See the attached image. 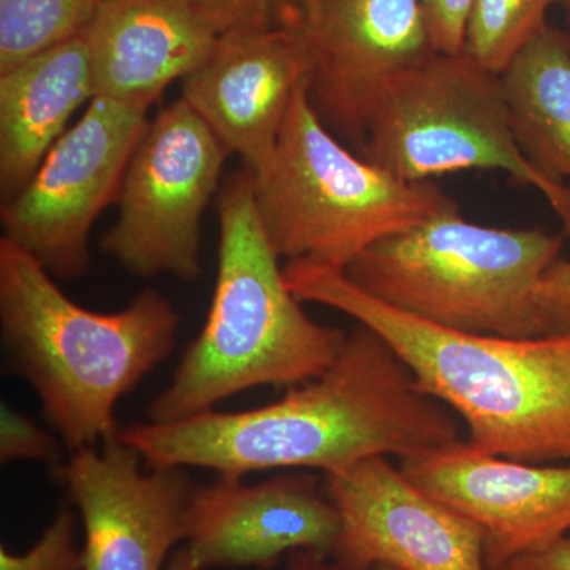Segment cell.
<instances>
[{"instance_id": "28", "label": "cell", "mask_w": 570, "mask_h": 570, "mask_svg": "<svg viewBox=\"0 0 570 570\" xmlns=\"http://www.w3.org/2000/svg\"><path fill=\"white\" fill-rule=\"evenodd\" d=\"M322 0H279L281 18H305L321 6Z\"/></svg>"}, {"instance_id": "31", "label": "cell", "mask_w": 570, "mask_h": 570, "mask_svg": "<svg viewBox=\"0 0 570 570\" xmlns=\"http://www.w3.org/2000/svg\"><path fill=\"white\" fill-rule=\"evenodd\" d=\"M489 570H510L508 566H499V568H489Z\"/></svg>"}, {"instance_id": "26", "label": "cell", "mask_w": 570, "mask_h": 570, "mask_svg": "<svg viewBox=\"0 0 570 570\" xmlns=\"http://www.w3.org/2000/svg\"><path fill=\"white\" fill-rule=\"evenodd\" d=\"M510 570H570V538L564 535L547 549L515 558L508 564Z\"/></svg>"}, {"instance_id": "23", "label": "cell", "mask_w": 570, "mask_h": 570, "mask_svg": "<svg viewBox=\"0 0 570 570\" xmlns=\"http://www.w3.org/2000/svg\"><path fill=\"white\" fill-rule=\"evenodd\" d=\"M214 31L224 33L268 28L279 22V0H176Z\"/></svg>"}, {"instance_id": "6", "label": "cell", "mask_w": 570, "mask_h": 570, "mask_svg": "<svg viewBox=\"0 0 570 570\" xmlns=\"http://www.w3.org/2000/svg\"><path fill=\"white\" fill-rule=\"evenodd\" d=\"M250 174L276 254L340 272L374 243L456 205L438 184L404 181L347 148L318 118L307 85Z\"/></svg>"}, {"instance_id": "9", "label": "cell", "mask_w": 570, "mask_h": 570, "mask_svg": "<svg viewBox=\"0 0 570 570\" xmlns=\"http://www.w3.org/2000/svg\"><path fill=\"white\" fill-rule=\"evenodd\" d=\"M146 116L141 108L94 97L24 189L3 202V236L55 277L85 275L92 225L118 198Z\"/></svg>"}, {"instance_id": "17", "label": "cell", "mask_w": 570, "mask_h": 570, "mask_svg": "<svg viewBox=\"0 0 570 570\" xmlns=\"http://www.w3.org/2000/svg\"><path fill=\"white\" fill-rule=\"evenodd\" d=\"M96 97L86 31L0 73V190L31 181L71 116Z\"/></svg>"}, {"instance_id": "30", "label": "cell", "mask_w": 570, "mask_h": 570, "mask_svg": "<svg viewBox=\"0 0 570 570\" xmlns=\"http://www.w3.org/2000/svg\"><path fill=\"white\" fill-rule=\"evenodd\" d=\"M560 2L566 7V10H568L570 17V0H560Z\"/></svg>"}, {"instance_id": "7", "label": "cell", "mask_w": 570, "mask_h": 570, "mask_svg": "<svg viewBox=\"0 0 570 570\" xmlns=\"http://www.w3.org/2000/svg\"><path fill=\"white\" fill-rule=\"evenodd\" d=\"M356 154L411 183L463 170L504 171L543 195L570 239V187L524 156L501 73L466 51L434 52L401 78L377 105Z\"/></svg>"}, {"instance_id": "8", "label": "cell", "mask_w": 570, "mask_h": 570, "mask_svg": "<svg viewBox=\"0 0 570 570\" xmlns=\"http://www.w3.org/2000/svg\"><path fill=\"white\" fill-rule=\"evenodd\" d=\"M228 156L183 97L164 108L127 165L118 219L100 242L104 253L140 277L198 279L202 219Z\"/></svg>"}, {"instance_id": "21", "label": "cell", "mask_w": 570, "mask_h": 570, "mask_svg": "<svg viewBox=\"0 0 570 570\" xmlns=\"http://www.w3.org/2000/svg\"><path fill=\"white\" fill-rule=\"evenodd\" d=\"M75 513L59 510L39 542L26 553L0 549V570H85L82 550L75 542Z\"/></svg>"}, {"instance_id": "13", "label": "cell", "mask_w": 570, "mask_h": 570, "mask_svg": "<svg viewBox=\"0 0 570 570\" xmlns=\"http://www.w3.org/2000/svg\"><path fill=\"white\" fill-rule=\"evenodd\" d=\"M116 434L102 449L73 452L56 478L80 510L85 570H160L184 540L190 487L184 468L141 469Z\"/></svg>"}, {"instance_id": "22", "label": "cell", "mask_w": 570, "mask_h": 570, "mask_svg": "<svg viewBox=\"0 0 570 570\" xmlns=\"http://www.w3.org/2000/svg\"><path fill=\"white\" fill-rule=\"evenodd\" d=\"M31 460L50 463L52 466L61 460V444L52 434L37 425L22 412L14 411L10 404L0 407V461Z\"/></svg>"}, {"instance_id": "1", "label": "cell", "mask_w": 570, "mask_h": 570, "mask_svg": "<svg viewBox=\"0 0 570 570\" xmlns=\"http://www.w3.org/2000/svg\"><path fill=\"white\" fill-rule=\"evenodd\" d=\"M118 438L151 468H205L243 478L266 469L325 474L374 455H415L459 441L444 404L420 393L409 367L356 325L322 376L265 406L206 411L176 422L121 428Z\"/></svg>"}, {"instance_id": "20", "label": "cell", "mask_w": 570, "mask_h": 570, "mask_svg": "<svg viewBox=\"0 0 570 570\" xmlns=\"http://www.w3.org/2000/svg\"><path fill=\"white\" fill-rule=\"evenodd\" d=\"M560 0H474L464 51L502 73L510 61L547 28V13Z\"/></svg>"}, {"instance_id": "5", "label": "cell", "mask_w": 570, "mask_h": 570, "mask_svg": "<svg viewBox=\"0 0 570 570\" xmlns=\"http://www.w3.org/2000/svg\"><path fill=\"white\" fill-rule=\"evenodd\" d=\"M562 236L497 228L442 209L367 247L344 269L379 302L468 335L540 337L532 311L539 281L557 264Z\"/></svg>"}, {"instance_id": "4", "label": "cell", "mask_w": 570, "mask_h": 570, "mask_svg": "<svg viewBox=\"0 0 570 570\" xmlns=\"http://www.w3.org/2000/svg\"><path fill=\"white\" fill-rule=\"evenodd\" d=\"M216 202L219 262L212 307L174 381L149 403L148 422L193 417L258 385L305 384L322 376L346 343L347 333L307 316L285 283L258 217L249 168L230 176Z\"/></svg>"}, {"instance_id": "27", "label": "cell", "mask_w": 570, "mask_h": 570, "mask_svg": "<svg viewBox=\"0 0 570 570\" xmlns=\"http://www.w3.org/2000/svg\"><path fill=\"white\" fill-rule=\"evenodd\" d=\"M287 570H340L328 554L313 550H296L288 553ZM374 570H400L390 566H377Z\"/></svg>"}, {"instance_id": "16", "label": "cell", "mask_w": 570, "mask_h": 570, "mask_svg": "<svg viewBox=\"0 0 570 570\" xmlns=\"http://www.w3.org/2000/svg\"><path fill=\"white\" fill-rule=\"evenodd\" d=\"M96 97L149 111L212 55L219 33L176 0H100L86 29Z\"/></svg>"}, {"instance_id": "15", "label": "cell", "mask_w": 570, "mask_h": 570, "mask_svg": "<svg viewBox=\"0 0 570 570\" xmlns=\"http://www.w3.org/2000/svg\"><path fill=\"white\" fill-rule=\"evenodd\" d=\"M340 517L309 474H284L257 485L219 475L187 499L184 542L202 570L272 568L285 553L332 554Z\"/></svg>"}, {"instance_id": "10", "label": "cell", "mask_w": 570, "mask_h": 570, "mask_svg": "<svg viewBox=\"0 0 570 570\" xmlns=\"http://www.w3.org/2000/svg\"><path fill=\"white\" fill-rule=\"evenodd\" d=\"M288 20L302 26L313 51L311 105L355 153L385 94L436 52L423 0H322Z\"/></svg>"}, {"instance_id": "29", "label": "cell", "mask_w": 570, "mask_h": 570, "mask_svg": "<svg viewBox=\"0 0 570 570\" xmlns=\"http://www.w3.org/2000/svg\"><path fill=\"white\" fill-rule=\"evenodd\" d=\"M164 570H202L198 568L197 561L194 560L193 553L187 547H183L176 551Z\"/></svg>"}, {"instance_id": "14", "label": "cell", "mask_w": 570, "mask_h": 570, "mask_svg": "<svg viewBox=\"0 0 570 570\" xmlns=\"http://www.w3.org/2000/svg\"><path fill=\"white\" fill-rule=\"evenodd\" d=\"M313 62L309 40L295 20L224 33L208 59L184 78L183 99L228 154L255 170L275 149L296 94L309 85Z\"/></svg>"}, {"instance_id": "24", "label": "cell", "mask_w": 570, "mask_h": 570, "mask_svg": "<svg viewBox=\"0 0 570 570\" xmlns=\"http://www.w3.org/2000/svg\"><path fill=\"white\" fill-rule=\"evenodd\" d=\"M539 336L570 335V262L551 265L532 294Z\"/></svg>"}, {"instance_id": "2", "label": "cell", "mask_w": 570, "mask_h": 570, "mask_svg": "<svg viewBox=\"0 0 570 570\" xmlns=\"http://www.w3.org/2000/svg\"><path fill=\"white\" fill-rule=\"evenodd\" d=\"M299 302L333 307L381 336L420 393L452 409L468 444L521 463L570 461V335H468L379 302L344 272L307 261L284 266Z\"/></svg>"}, {"instance_id": "3", "label": "cell", "mask_w": 570, "mask_h": 570, "mask_svg": "<svg viewBox=\"0 0 570 570\" xmlns=\"http://www.w3.org/2000/svg\"><path fill=\"white\" fill-rule=\"evenodd\" d=\"M52 277L28 250L0 238L3 346L48 423L77 452L118 434L116 404L171 354L179 316L154 288L119 313H94Z\"/></svg>"}, {"instance_id": "11", "label": "cell", "mask_w": 570, "mask_h": 570, "mask_svg": "<svg viewBox=\"0 0 570 570\" xmlns=\"http://www.w3.org/2000/svg\"><path fill=\"white\" fill-rule=\"evenodd\" d=\"M340 570H489L478 524L415 487L385 455L325 474Z\"/></svg>"}, {"instance_id": "12", "label": "cell", "mask_w": 570, "mask_h": 570, "mask_svg": "<svg viewBox=\"0 0 570 570\" xmlns=\"http://www.w3.org/2000/svg\"><path fill=\"white\" fill-rule=\"evenodd\" d=\"M431 498L478 524L489 568L547 549L570 531V464L540 466L453 441L401 459Z\"/></svg>"}, {"instance_id": "18", "label": "cell", "mask_w": 570, "mask_h": 570, "mask_svg": "<svg viewBox=\"0 0 570 570\" xmlns=\"http://www.w3.org/2000/svg\"><path fill=\"white\" fill-rule=\"evenodd\" d=\"M521 151L554 181L570 179V36L547 26L501 73Z\"/></svg>"}, {"instance_id": "19", "label": "cell", "mask_w": 570, "mask_h": 570, "mask_svg": "<svg viewBox=\"0 0 570 570\" xmlns=\"http://www.w3.org/2000/svg\"><path fill=\"white\" fill-rule=\"evenodd\" d=\"M100 0H0V73L89 28Z\"/></svg>"}, {"instance_id": "25", "label": "cell", "mask_w": 570, "mask_h": 570, "mask_svg": "<svg viewBox=\"0 0 570 570\" xmlns=\"http://www.w3.org/2000/svg\"><path fill=\"white\" fill-rule=\"evenodd\" d=\"M474 0H423L428 32L434 51H464L469 17Z\"/></svg>"}]
</instances>
